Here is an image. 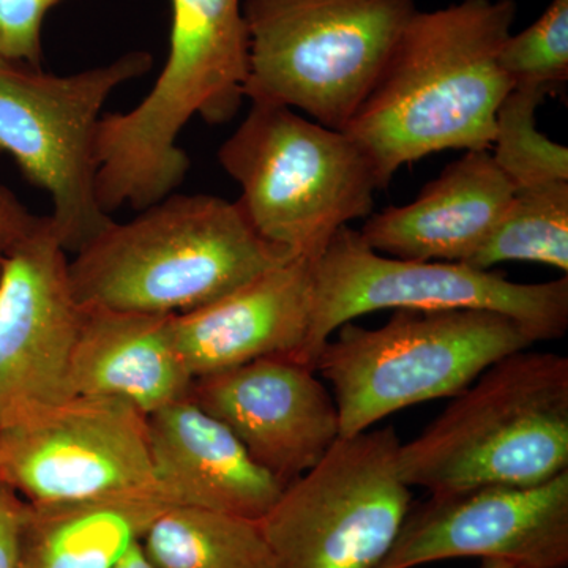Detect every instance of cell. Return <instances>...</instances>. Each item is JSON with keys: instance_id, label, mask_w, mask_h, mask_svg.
<instances>
[{"instance_id": "obj_1", "label": "cell", "mask_w": 568, "mask_h": 568, "mask_svg": "<svg viewBox=\"0 0 568 568\" xmlns=\"http://www.w3.org/2000/svg\"><path fill=\"white\" fill-rule=\"evenodd\" d=\"M515 18V0L417 10L345 129L372 162L379 190L432 153L489 151L497 108L514 89L497 55Z\"/></svg>"}, {"instance_id": "obj_2", "label": "cell", "mask_w": 568, "mask_h": 568, "mask_svg": "<svg viewBox=\"0 0 568 568\" xmlns=\"http://www.w3.org/2000/svg\"><path fill=\"white\" fill-rule=\"evenodd\" d=\"M291 257L253 230L237 203L171 193L130 222H112L69 268L82 306L181 315Z\"/></svg>"}, {"instance_id": "obj_3", "label": "cell", "mask_w": 568, "mask_h": 568, "mask_svg": "<svg viewBox=\"0 0 568 568\" xmlns=\"http://www.w3.org/2000/svg\"><path fill=\"white\" fill-rule=\"evenodd\" d=\"M407 487L432 495L545 484L568 470V358L523 349L485 369L398 450Z\"/></svg>"}, {"instance_id": "obj_4", "label": "cell", "mask_w": 568, "mask_h": 568, "mask_svg": "<svg viewBox=\"0 0 568 568\" xmlns=\"http://www.w3.org/2000/svg\"><path fill=\"white\" fill-rule=\"evenodd\" d=\"M417 10L416 0H245V99L345 132Z\"/></svg>"}, {"instance_id": "obj_5", "label": "cell", "mask_w": 568, "mask_h": 568, "mask_svg": "<svg viewBox=\"0 0 568 568\" xmlns=\"http://www.w3.org/2000/svg\"><path fill=\"white\" fill-rule=\"evenodd\" d=\"M219 162L241 185L235 203L253 230L310 260L342 227L372 215L379 190L372 162L349 134L282 104L252 103Z\"/></svg>"}, {"instance_id": "obj_6", "label": "cell", "mask_w": 568, "mask_h": 568, "mask_svg": "<svg viewBox=\"0 0 568 568\" xmlns=\"http://www.w3.org/2000/svg\"><path fill=\"white\" fill-rule=\"evenodd\" d=\"M534 338L514 317L485 310H396L377 328L343 324L315 362L334 388L342 437L398 410L454 398Z\"/></svg>"}, {"instance_id": "obj_7", "label": "cell", "mask_w": 568, "mask_h": 568, "mask_svg": "<svg viewBox=\"0 0 568 568\" xmlns=\"http://www.w3.org/2000/svg\"><path fill=\"white\" fill-rule=\"evenodd\" d=\"M151 69L145 51L73 74L0 61V152L50 194L48 216L67 253L114 222L97 193V129L111 93Z\"/></svg>"}, {"instance_id": "obj_8", "label": "cell", "mask_w": 568, "mask_h": 568, "mask_svg": "<svg viewBox=\"0 0 568 568\" xmlns=\"http://www.w3.org/2000/svg\"><path fill=\"white\" fill-rule=\"evenodd\" d=\"M485 310L514 317L534 342L568 328V276L549 283H514L462 263L398 260L342 227L313 261V308L298 362L312 366L328 338L355 317L377 310Z\"/></svg>"}, {"instance_id": "obj_9", "label": "cell", "mask_w": 568, "mask_h": 568, "mask_svg": "<svg viewBox=\"0 0 568 568\" xmlns=\"http://www.w3.org/2000/svg\"><path fill=\"white\" fill-rule=\"evenodd\" d=\"M394 426L339 437L260 519L276 568H377L413 507Z\"/></svg>"}, {"instance_id": "obj_10", "label": "cell", "mask_w": 568, "mask_h": 568, "mask_svg": "<svg viewBox=\"0 0 568 568\" xmlns=\"http://www.w3.org/2000/svg\"><path fill=\"white\" fill-rule=\"evenodd\" d=\"M0 481L29 504L151 497L173 506L153 469L148 417L111 398L71 396L0 429Z\"/></svg>"}, {"instance_id": "obj_11", "label": "cell", "mask_w": 568, "mask_h": 568, "mask_svg": "<svg viewBox=\"0 0 568 568\" xmlns=\"http://www.w3.org/2000/svg\"><path fill=\"white\" fill-rule=\"evenodd\" d=\"M67 250L40 216L0 278V429L71 398L70 357L80 325Z\"/></svg>"}, {"instance_id": "obj_12", "label": "cell", "mask_w": 568, "mask_h": 568, "mask_svg": "<svg viewBox=\"0 0 568 568\" xmlns=\"http://www.w3.org/2000/svg\"><path fill=\"white\" fill-rule=\"evenodd\" d=\"M459 558L567 568L568 470L529 487L485 485L432 495L422 506L410 507L377 568H416Z\"/></svg>"}, {"instance_id": "obj_13", "label": "cell", "mask_w": 568, "mask_h": 568, "mask_svg": "<svg viewBox=\"0 0 568 568\" xmlns=\"http://www.w3.org/2000/svg\"><path fill=\"white\" fill-rule=\"evenodd\" d=\"M192 398L284 487L316 466L342 437L334 395L316 369L295 358H257L197 377Z\"/></svg>"}, {"instance_id": "obj_14", "label": "cell", "mask_w": 568, "mask_h": 568, "mask_svg": "<svg viewBox=\"0 0 568 568\" xmlns=\"http://www.w3.org/2000/svg\"><path fill=\"white\" fill-rule=\"evenodd\" d=\"M313 261L291 257L212 304L171 316L174 345L194 379L257 358L297 361L312 317Z\"/></svg>"}, {"instance_id": "obj_15", "label": "cell", "mask_w": 568, "mask_h": 568, "mask_svg": "<svg viewBox=\"0 0 568 568\" xmlns=\"http://www.w3.org/2000/svg\"><path fill=\"white\" fill-rule=\"evenodd\" d=\"M148 433L156 480L173 506L260 521L282 496V481L192 395L148 416Z\"/></svg>"}, {"instance_id": "obj_16", "label": "cell", "mask_w": 568, "mask_h": 568, "mask_svg": "<svg viewBox=\"0 0 568 568\" xmlns=\"http://www.w3.org/2000/svg\"><path fill=\"white\" fill-rule=\"evenodd\" d=\"M514 194L491 152L467 151L426 183L417 200L369 216L358 233L384 256L466 263L493 233Z\"/></svg>"}, {"instance_id": "obj_17", "label": "cell", "mask_w": 568, "mask_h": 568, "mask_svg": "<svg viewBox=\"0 0 568 568\" xmlns=\"http://www.w3.org/2000/svg\"><path fill=\"white\" fill-rule=\"evenodd\" d=\"M171 316L82 306L70 357L73 396L111 398L145 417L192 395Z\"/></svg>"}, {"instance_id": "obj_18", "label": "cell", "mask_w": 568, "mask_h": 568, "mask_svg": "<svg viewBox=\"0 0 568 568\" xmlns=\"http://www.w3.org/2000/svg\"><path fill=\"white\" fill-rule=\"evenodd\" d=\"M168 507L151 497L26 503L21 568H115Z\"/></svg>"}, {"instance_id": "obj_19", "label": "cell", "mask_w": 568, "mask_h": 568, "mask_svg": "<svg viewBox=\"0 0 568 568\" xmlns=\"http://www.w3.org/2000/svg\"><path fill=\"white\" fill-rule=\"evenodd\" d=\"M140 545L155 568H276L260 521L207 508H164Z\"/></svg>"}, {"instance_id": "obj_20", "label": "cell", "mask_w": 568, "mask_h": 568, "mask_svg": "<svg viewBox=\"0 0 568 568\" xmlns=\"http://www.w3.org/2000/svg\"><path fill=\"white\" fill-rule=\"evenodd\" d=\"M528 261L568 272V181L517 190L503 219L466 264L478 271Z\"/></svg>"}, {"instance_id": "obj_21", "label": "cell", "mask_w": 568, "mask_h": 568, "mask_svg": "<svg viewBox=\"0 0 568 568\" xmlns=\"http://www.w3.org/2000/svg\"><path fill=\"white\" fill-rule=\"evenodd\" d=\"M551 89L517 85L496 112L493 160L517 190L568 181V149L537 130V110Z\"/></svg>"}, {"instance_id": "obj_22", "label": "cell", "mask_w": 568, "mask_h": 568, "mask_svg": "<svg viewBox=\"0 0 568 568\" xmlns=\"http://www.w3.org/2000/svg\"><path fill=\"white\" fill-rule=\"evenodd\" d=\"M500 70L517 85L555 91L568 80V0L551 3L528 29L510 33L497 55Z\"/></svg>"}, {"instance_id": "obj_23", "label": "cell", "mask_w": 568, "mask_h": 568, "mask_svg": "<svg viewBox=\"0 0 568 568\" xmlns=\"http://www.w3.org/2000/svg\"><path fill=\"white\" fill-rule=\"evenodd\" d=\"M61 0H0V61L41 67L44 18Z\"/></svg>"}, {"instance_id": "obj_24", "label": "cell", "mask_w": 568, "mask_h": 568, "mask_svg": "<svg viewBox=\"0 0 568 568\" xmlns=\"http://www.w3.org/2000/svg\"><path fill=\"white\" fill-rule=\"evenodd\" d=\"M39 220L40 216L33 215L9 186L0 183V278L11 253L31 233Z\"/></svg>"}, {"instance_id": "obj_25", "label": "cell", "mask_w": 568, "mask_h": 568, "mask_svg": "<svg viewBox=\"0 0 568 568\" xmlns=\"http://www.w3.org/2000/svg\"><path fill=\"white\" fill-rule=\"evenodd\" d=\"M26 500L0 481V568H21V526Z\"/></svg>"}, {"instance_id": "obj_26", "label": "cell", "mask_w": 568, "mask_h": 568, "mask_svg": "<svg viewBox=\"0 0 568 568\" xmlns=\"http://www.w3.org/2000/svg\"><path fill=\"white\" fill-rule=\"evenodd\" d=\"M115 568H155L149 562V559L145 558L144 551H142L140 541L134 544L129 551L125 552V556L121 559V562L118 564Z\"/></svg>"}, {"instance_id": "obj_27", "label": "cell", "mask_w": 568, "mask_h": 568, "mask_svg": "<svg viewBox=\"0 0 568 568\" xmlns=\"http://www.w3.org/2000/svg\"><path fill=\"white\" fill-rule=\"evenodd\" d=\"M480 568H521V567L515 566V564L506 562V560L484 559V560H481Z\"/></svg>"}]
</instances>
